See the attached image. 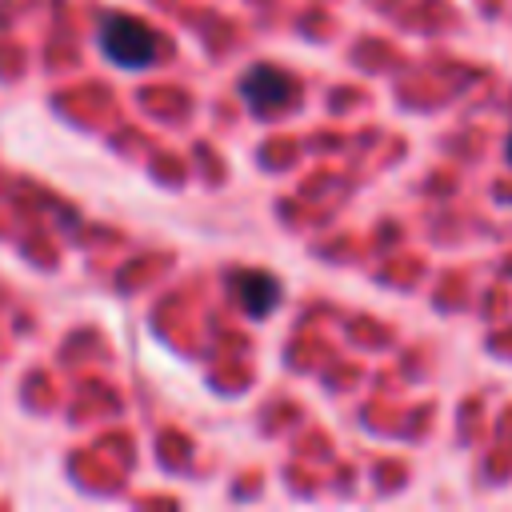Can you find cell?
<instances>
[{
	"mask_svg": "<svg viewBox=\"0 0 512 512\" xmlns=\"http://www.w3.org/2000/svg\"><path fill=\"white\" fill-rule=\"evenodd\" d=\"M508 160H512V140H508Z\"/></svg>",
	"mask_w": 512,
	"mask_h": 512,
	"instance_id": "277c9868",
	"label": "cell"
},
{
	"mask_svg": "<svg viewBox=\"0 0 512 512\" xmlns=\"http://www.w3.org/2000/svg\"><path fill=\"white\" fill-rule=\"evenodd\" d=\"M228 284H232V296L240 300V308L248 316H268L280 304V280L268 276V272H260V268L228 272Z\"/></svg>",
	"mask_w": 512,
	"mask_h": 512,
	"instance_id": "3957f363",
	"label": "cell"
},
{
	"mask_svg": "<svg viewBox=\"0 0 512 512\" xmlns=\"http://www.w3.org/2000/svg\"><path fill=\"white\" fill-rule=\"evenodd\" d=\"M96 40H100V52H104L112 64H120V68H148V64H156V56H160V36H156V28H148L144 20L124 16V12L100 16Z\"/></svg>",
	"mask_w": 512,
	"mask_h": 512,
	"instance_id": "6da1fadb",
	"label": "cell"
},
{
	"mask_svg": "<svg viewBox=\"0 0 512 512\" xmlns=\"http://www.w3.org/2000/svg\"><path fill=\"white\" fill-rule=\"evenodd\" d=\"M240 96L256 116H280L296 104V80L272 64H256L240 76Z\"/></svg>",
	"mask_w": 512,
	"mask_h": 512,
	"instance_id": "7a4b0ae2",
	"label": "cell"
}]
</instances>
